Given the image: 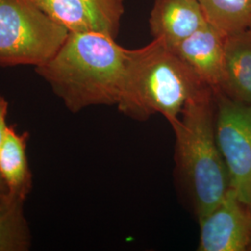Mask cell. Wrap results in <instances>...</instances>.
<instances>
[{
    "mask_svg": "<svg viewBox=\"0 0 251 251\" xmlns=\"http://www.w3.org/2000/svg\"><path fill=\"white\" fill-rule=\"evenodd\" d=\"M8 109H9L8 100L5 97L0 95V146L6 137L7 129L9 127L7 125Z\"/></svg>",
    "mask_w": 251,
    "mask_h": 251,
    "instance_id": "15",
    "label": "cell"
},
{
    "mask_svg": "<svg viewBox=\"0 0 251 251\" xmlns=\"http://www.w3.org/2000/svg\"><path fill=\"white\" fill-rule=\"evenodd\" d=\"M7 194H8V188H7L4 180L2 179V177L0 176V198Z\"/></svg>",
    "mask_w": 251,
    "mask_h": 251,
    "instance_id": "16",
    "label": "cell"
},
{
    "mask_svg": "<svg viewBox=\"0 0 251 251\" xmlns=\"http://www.w3.org/2000/svg\"><path fill=\"white\" fill-rule=\"evenodd\" d=\"M249 29H250V30H251V25H250V28H249Z\"/></svg>",
    "mask_w": 251,
    "mask_h": 251,
    "instance_id": "17",
    "label": "cell"
},
{
    "mask_svg": "<svg viewBox=\"0 0 251 251\" xmlns=\"http://www.w3.org/2000/svg\"><path fill=\"white\" fill-rule=\"evenodd\" d=\"M30 1L50 20L65 27L69 33L98 31L109 34L103 22L84 0Z\"/></svg>",
    "mask_w": 251,
    "mask_h": 251,
    "instance_id": "11",
    "label": "cell"
},
{
    "mask_svg": "<svg viewBox=\"0 0 251 251\" xmlns=\"http://www.w3.org/2000/svg\"><path fill=\"white\" fill-rule=\"evenodd\" d=\"M215 90L206 87L183 108L172 126L177 153L196 204L198 219L209 213L225 198L230 179L215 133Z\"/></svg>",
    "mask_w": 251,
    "mask_h": 251,
    "instance_id": "3",
    "label": "cell"
},
{
    "mask_svg": "<svg viewBox=\"0 0 251 251\" xmlns=\"http://www.w3.org/2000/svg\"><path fill=\"white\" fill-rule=\"evenodd\" d=\"M199 223L198 251H244L251 245V210L233 189Z\"/></svg>",
    "mask_w": 251,
    "mask_h": 251,
    "instance_id": "6",
    "label": "cell"
},
{
    "mask_svg": "<svg viewBox=\"0 0 251 251\" xmlns=\"http://www.w3.org/2000/svg\"><path fill=\"white\" fill-rule=\"evenodd\" d=\"M69 31L30 0H0V66L43 65L65 42Z\"/></svg>",
    "mask_w": 251,
    "mask_h": 251,
    "instance_id": "4",
    "label": "cell"
},
{
    "mask_svg": "<svg viewBox=\"0 0 251 251\" xmlns=\"http://www.w3.org/2000/svg\"><path fill=\"white\" fill-rule=\"evenodd\" d=\"M129 53L106 33H69L59 51L36 67V73L72 113L94 105H117Z\"/></svg>",
    "mask_w": 251,
    "mask_h": 251,
    "instance_id": "1",
    "label": "cell"
},
{
    "mask_svg": "<svg viewBox=\"0 0 251 251\" xmlns=\"http://www.w3.org/2000/svg\"><path fill=\"white\" fill-rule=\"evenodd\" d=\"M220 91L251 105V30L226 37L225 64Z\"/></svg>",
    "mask_w": 251,
    "mask_h": 251,
    "instance_id": "9",
    "label": "cell"
},
{
    "mask_svg": "<svg viewBox=\"0 0 251 251\" xmlns=\"http://www.w3.org/2000/svg\"><path fill=\"white\" fill-rule=\"evenodd\" d=\"M206 23L226 36L250 28L251 0H198Z\"/></svg>",
    "mask_w": 251,
    "mask_h": 251,
    "instance_id": "13",
    "label": "cell"
},
{
    "mask_svg": "<svg viewBox=\"0 0 251 251\" xmlns=\"http://www.w3.org/2000/svg\"><path fill=\"white\" fill-rule=\"evenodd\" d=\"M206 87L169 46L153 38L148 45L130 50L117 108L137 120L159 114L172 126L189 100Z\"/></svg>",
    "mask_w": 251,
    "mask_h": 251,
    "instance_id": "2",
    "label": "cell"
},
{
    "mask_svg": "<svg viewBox=\"0 0 251 251\" xmlns=\"http://www.w3.org/2000/svg\"><path fill=\"white\" fill-rule=\"evenodd\" d=\"M27 139L28 133L19 134L14 126H9L0 146V176L8 188V194L25 200L32 189Z\"/></svg>",
    "mask_w": 251,
    "mask_h": 251,
    "instance_id": "10",
    "label": "cell"
},
{
    "mask_svg": "<svg viewBox=\"0 0 251 251\" xmlns=\"http://www.w3.org/2000/svg\"><path fill=\"white\" fill-rule=\"evenodd\" d=\"M206 24L198 0H154L149 19L153 38H160L170 48Z\"/></svg>",
    "mask_w": 251,
    "mask_h": 251,
    "instance_id": "8",
    "label": "cell"
},
{
    "mask_svg": "<svg viewBox=\"0 0 251 251\" xmlns=\"http://www.w3.org/2000/svg\"><path fill=\"white\" fill-rule=\"evenodd\" d=\"M99 17L108 32L117 37L120 29L121 19L124 14V0H84Z\"/></svg>",
    "mask_w": 251,
    "mask_h": 251,
    "instance_id": "14",
    "label": "cell"
},
{
    "mask_svg": "<svg viewBox=\"0 0 251 251\" xmlns=\"http://www.w3.org/2000/svg\"><path fill=\"white\" fill-rule=\"evenodd\" d=\"M217 144L228 171L230 188L251 210V105L215 90Z\"/></svg>",
    "mask_w": 251,
    "mask_h": 251,
    "instance_id": "5",
    "label": "cell"
},
{
    "mask_svg": "<svg viewBox=\"0 0 251 251\" xmlns=\"http://www.w3.org/2000/svg\"><path fill=\"white\" fill-rule=\"evenodd\" d=\"M24 202L9 194L0 198V251H25L31 247Z\"/></svg>",
    "mask_w": 251,
    "mask_h": 251,
    "instance_id": "12",
    "label": "cell"
},
{
    "mask_svg": "<svg viewBox=\"0 0 251 251\" xmlns=\"http://www.w3.org/2000/svg\"><path fill=\"white\" fill-rule=\"evenodd\" d=\"M226 37L215 27L206 24L171 49L201 80L219 90L224 75Z\"/></svg>",
    "mask_w": 251,
    "mask_h": 251,
    "instance_id": "7",
    "label": "cell"
}]
</instances>
